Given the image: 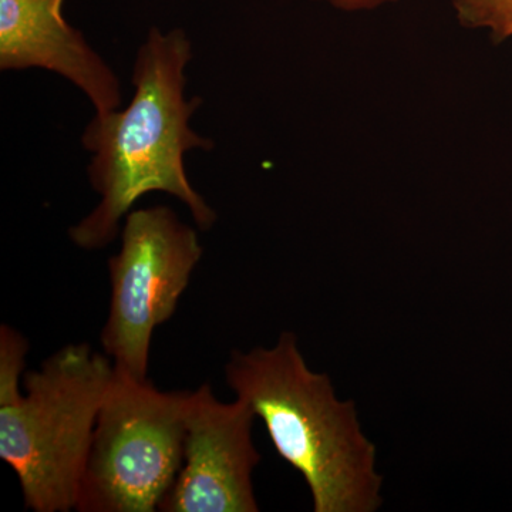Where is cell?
<instances>
[{"label": "cell", "instance_id": "30bf717a", "mask_svg": "<svg viewBox=\"0 0 512 512\" xmlns=\"http://www.w3.org/2000/svg\"><path fill=\"white\" fill-rule=\"evenodd\" d=\"M315 2H325L332 8L342 10V12L356 13L369 12L390 3L399 2V0H315Z\"/></svg>", "mask_w": 512, "mask_h": 512}, {"label": "cell", "instance_id": "7a4b0ae2", "mask_svg": "<svg viewBox=\"0 0 512 512\" xmlns=\"http://www.w3.org/2000/svg\"><path fill=\"white\" fill-rule=\"evenodd\" d=\"M225 377L265 424L279 457L305 480L313 511L382 507L376 446L362 429L355 403L340 400L330 377L313 372L292 332L282 333L271 348L234 350Z\"/></svg>", "mask_w": 512, "mask_h": 512}, {"label": "cell", "instance_id": "5b68a950", "mask_svg": "<svg viewBox=\"0 0 512 512\" xmlns=\"http://www.w3.org/2000/svg\"><path fill=\"white\" fill-rule=\"evenodd\" d=\"M202 258L197 231L171 208L128 212L109 259L110 308L101 346L114 370L146 380L154 330L174 315Z\"/></svg>", "mask_w": 512, "mask_h": 512}, {"label": "cell", "instance_id": "52a82bcc", "mask_svg": "<svg viewBox=\"0 0 512 512\" xmlns=\"http://www.w3.org/2000/svg\"><path fill=\"white\" fill-rule=\"evenodd\" d=\"M64 0H0V70L43 69L69 80L96 114L119 110L121 86L82 32L63 18Z\"/></svg>", "mask_w": 512, "mask_h": 512}, {"label": "cell", "instance_id": "9c48e42d", "mask_svg": "<svg viewBox=\"0 0 512 512\" xmlns=\"http://www.w3.org/2000/svg\"><path fill=\"white\" fill-rule=\"evenodd\" d=\"M29 352L28 340L8 325L0 326V403L9 402L22 393L20 375Z\"/></svg>", "mask_w": 512, "mask_h": 512}, {"label": "cell", "instance_id": "6da1fadb", "mask_svg": "<svg viewBox=\"0 0 512 512\" xmlns=\"http://www.w3.org/2000/svg\"><path fill=\"white\" fill-rule=\"evenodd\" d=\"M192 59L184 30L161 33L151 28L138 49L133 69L134 96L123 110L96 114L84 130L82 143L93 154L89 180L99 192V205L70 228L73 244L101 249L120 232V221L148 192L173 195L190 210L201 231L217 221L185 173L184 156L194 148L211 151L214 141L190 126L200 97H184V70Z\"/></svg>", "mask_w": 512, "mask_h": 512}, {"label": "cell", "instance_id": "277c9868", "mask_svg": "<svg viewBox=\"0 0 512 512\" xmlns=\"http://www.w3.org/2000/svg\"><path fill=\"white\" fill-rule=\"evenodd\" d=\"M188 394L161 392L148 379L114 370L76 511H158L183 467Z\"/></svg>", "mask_w": 512, "mask_h": 512}, {"label": "cell", "instance_id": "8992f818", "mask_svg": "<svg viewBox=\"0 0 512 512\" xmlns=\"http://www.w3.org/2000/svg\"><path fill=\"white\" fill-rule=\"evenodd\" d=\"M248 403H222L210 384L188 394L184 461L158 511L256 512L252 473L261 454L252 441Z\"/></svg>", "mask_w": 512, "mask_h": 512}, {"label": "cell", "instance_id": "3957f363", "mask_svg": "<svg viewBox=\"0 0 512 512\" xmlns=\"http://www.w3.org/2000/svg\"><path fill=\"white\" fill-rule=\"evenodd\" d=\"M114 366L89 343L67 345L23 377L25 393L0 403V458L26 508L76 510L94 427Z\"/></svg>", "mask_w": 512, "mask_h": 512}, {"label": "cell", "instance_id": "ba28073f", "mask_svg": "<svg viewBox=\"0 0 512 512\" xmlns=\"http://www.w3.org/2000/svg\"><path fill=\"white\" fill-rule=\"evenodd\" d=\"M463 28L488 30L495 43L512 37V0H450Z\"/></svg>", "mask_w": 512, "mask_h": 512}]
</instances>
